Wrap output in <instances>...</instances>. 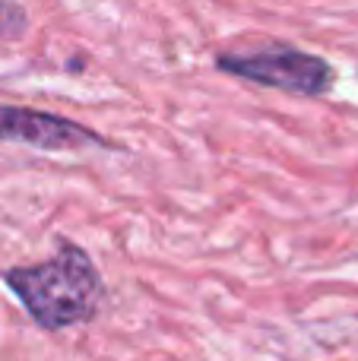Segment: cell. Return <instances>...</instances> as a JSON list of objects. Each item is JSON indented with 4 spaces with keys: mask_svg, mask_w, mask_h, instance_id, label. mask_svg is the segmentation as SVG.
Masks as SVG:
<instances>
[{
    "mask_svg": "<svg viewBox=\"0 0 358 361\" xmlns=\"http://www.w3.org/2000/svg\"><path fill=\"white\" fill-rule=\"evenodd\" d=\"M6 282L32 311V317L42 326H51V330L86 320L95 311V301L101 292L89 257L80 247H70V244L51 263L13 269Z\"/></svg>",
    "mask_w": 358,
    "mask_h": 361,
    "instance_id": "obj_1",
    "label": "cell"
},
{
    "mask_svg": "<svg viewBox=\"0 0 358 361\" xmlns=\"http://www.w3.org/2000/svg\"><path fill=\"white\" fill-rule=\"evenodd\" d=\"M25 25V13L10 0H0V35H19Z\"/></svg>",
    "mask_w": 358,
    "mask_h": 361,
    "instance_id": "obj_4",
    "label": "cell"
},
{
    "mask_svg": "<svg viewBox=\"0 0 358 361\" xmlns=\"http://www.w3.org/2000/svg\"><path fill=\"white\" fill-rule=\"evenodd\" d=\"M219 67L226 73L302 95H317L330 86L327 63L314 54L289 48V44H273V48L257 51V54H226L219 57Z\"/></svg>",
    "mask_w": 358,
    "mask_h": 361,
    "instance_id": "obj_2",
    "label": "cell"
},
{
    "mask_svg": "<svg viewBox=\"0 0 358 361\" xmlns=\"http://www.w3.org/2000/svg\"><path fill=\"white\" fill-rule=\"evenodd\" d=\"M0 140L29 143L38 146V149H70V146H82V143H99V137L92 130L70 124L67 118L32 111V108H10V105H0Z\"/></svg>",
    "mask_w": 358,
    "mask_h": 361,
    "instance_id": "obj_3",
    "label": "cell"
}]
</instances>
